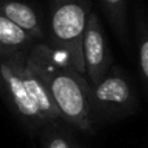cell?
Segmentation results:
<instances>
[{"label":"cell","instance_id":"cell-1","mask_svg":"<svg viewBox=\"0 0 148 148\" xmlns=\"http://www.w3.org/2000/svg\"><path fill=\"white\" fill-rule=\"evenodd\" d=\"M26 61L46 83L62 122L88 131L94 121L86 77L59 61L42 43H36L29 51Z\"/></svg>","mask_w":148,"mask_h":148},{"label":"cell","instance_id":"cell-2","mask_svg":"<svg viewBox=\"0 0 148 148\" xmlns=\"http://www.w3.org/2000/svg\"><path fill=\"white\" fill-rule=\"evenodd\" d=\"M91 0H49L48 22L44 27V46L59 61L84 75L82 38Z\"/></svg>","mask_w":148,"mask_h":148},{"label":"cell","instance_id":"cell-3","mask_svg":"<svg viewBox=\"0 0 148 148\" xmlns=\"http://www.w3.org/2000/svg\"><path fill=\"white\" fill-rule=\"evenodd\" d=\"M92 121L118 120L134 114L139 109V101L131 81L120 66L113 65L108 74L97 82L90 84Z\"/></svg>","mask_w":148,"mask_h":148},{"label":"cell","instance_id":"cell-4","mask_svg":"<svg viewBox=\"0 0 148 148\" xmlns=\"http://www.w3.org/2000/svg\"><path fill=\"white\" fill-rule=\"evenodd\" d=\"M29 52H13L0 57V95L14 114L31 130L48 125L30 99L22 81V69Z\"/></svg>","mask_w":148,"mask_h":148},{"label":"cell","instance_id":"cell-5","mask_svg":"<svg viewBox=\"0 0 148 148\" xmlns=\"http://www.w3.org/2000/svg\"><path fill=\"white\" fill-rule=\"evenodd\" d=\"M84 77L90 84L100 82L113 66V56L99 14L94 9L87 17L82 38Z\"/></svg>","mask_w":148,"mask_h":148},{"label":"cell","instance_id":"cell-6","mask_svg":"<svg viewBox=\"0 0 148 148\" xmlns=\"http://www.w3.org/2000/svg\"><path fill=\"white\" fill-rule=\"evenodd\" d=\"M0 14L31 36L36 43H44L46 31L36 9L21 0H0Z\"/></svg>","mask_w":148,"mask_h":148},{"label":"cell","instance_id":"cell-7","mask_svg":"<svg viewBox=\"0 0 148 148\" xmlns=\"http://www.w3.org/2000/svg\"><path fill=\"white\" fill-rule=\"evenodd\" d=\"M22 81L30 99L36 105V108L40 112V114L43 116L44 120L48 123L62 122L61 116H60L59 110H57L56 105H55L53 100L49 95V91L47 88L46 83L36 74L35 70L27 64L26 60L22 69Z\"/></svg>","mask_w":148,"mask_h":148},{"label":"cell","instance_id":"cell-8","mask_svg":"<svg viewBox=\"0 0 148 148\" xmlns=\"http://www.w3.org/2000/svg\"><path fill=\"white\" fill-rule=\"evenodd\" d=\"M104 16L121 47L130 52L131 38L127 22V0H99Z\"/></svg>","mask_w":148,"mask_h":148},{"label":"cell","instance_id":"cell-9","mask_svg":"<svg viewBox=\"0 0 148 148\" xmlns=\"http://www.w3.org/2000/svg\"><path fill=\"white\" fill-rule=\"evenodd\" d=\"M35 44L29 34L0 14V47L5 52H29Z\"/></svg>","mask_w":148,"mask_h":148},{"label":"cell","instance_id":"cell-10","mask_svg":"<svg viewBox=\"0 0 148 148\" xmlns=\"http://www.w3.org/2000/svg\"><path fill=\"white\" fill-rule=\"evenodd\" d=\"M135 35H136V52H138V66L142 82H148V26L147 17L142 4L135 5Z\"/></svg>","mask_w":148,"mask_h":148},{"label":"cell","instance_id":"cell-11","mask_svg":"<svg viewBox=\"0 0 148 148\" xmlns=\"http://www.w3.org/2000/svg\"><path fill=\"white\" fill-rule=\"evenodd\" d=\"M40 142L43 148H74L66 131L60 122L48 123L40 130Z\"/></svg>","mask_w":148,"mask_h":148},{"label":"cell","instance_id":"cell-12","mask_svg":"<svg viewBox=\"0 0 148 148\" xmlns=\"http://www.w3.org/2000/svg\"><path fill=\"white\" fill-rule=\"evenodd\" d=\"M13 53V52H12ZM5 55H8V52H5L4 49L1 48V47H0V57H3V56H5Z\"/></svg>","mask_w":148,"mask_h":148}]
</instances>
